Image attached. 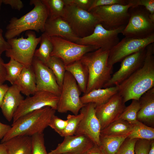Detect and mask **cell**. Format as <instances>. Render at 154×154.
Masks as SVG:
<instances>
[{"label": "cell", "mask_w": 154, "mask_h": 154, "mask_svg": "<svg viewBox=\"0 0 154 154\" xmlns=\"http://www.w3.org/2000/svg\"><path fill=\"white\" fill-rule=\"evenodd\" d=\"M118 93L125 103L131 100H139L145 92L154 87V44L146 47L143 65L118 86Z\"/></svg>", "instance_id": "obj_1"}, {"label": "cell", "mask_w": 154, "mask_h": 154, "mask_svg": "<svg viewBox=\"0 0 154 154\" xmlns=\"http://www.w3.org/2000/svg\"><path fill=\"white\" fill-rule=\"evenodd\" d=\"M56 110L46 107L28 113L13 122L11 127L1 142L3 143L18 136L32 137L43 133L48 126Z\"/></svg>", "instance_id": "obj_2"}, {"label": "cell", "mask_w": 154, "mask_h": 154, "mask_svg": "<svg viewBox=\"0 0 154 154\" xmlns=\"http://www.w3.org/2000/svg\"><path fill=\"white\" fill-rule=\"evenodd\" d=\"M30 4L34 6L32 10L19 18L13 17L9 21L5 35L7 40L15 38L25 31L44 32V25L48 16L46 5L42 0H31Z\"/></svg>", "instance_id": "obj_3"}, {"label": "cell", "mask_w": 154, "mask_h": 154, "mask_svg": "<svg viewBox=\"0 0 154 154\" xmlns=\"http://www.w3.org/2000/svg\"><path fill=\"white\" fill-rule=\"evenodd\" d=\"M109 53V50L99 48L86 53L80 59L87 66L89 71L88 81L85 94L104 88L111 78L113 66L108 63Z\"/></svg>", "instance_id": "obj_4"}, {"label": "cell", "mask_w": 154, "mask_h": 154, "mask_svg": "<svg viewBox=\"0 0 154 154\" xmlns=\"http://www.w3.org/2000/svg\"><path fill=\"white\" fill-rule=\"evenodd\" d=\"M62 17L67 22L74 33L79 38L91 35L96 25L100 23L92 12L72 5L65 4Z\"/></svg>", "instance_id": "obj_5"}, {"label": "cell", "mask_w": 154, "mask_h": 154, "mask_svg": "<svg viewBox=\"0 0 154 154\" xmlns=\"http://www.w3.org/2000/svg\"><path fill=\"white\" fill-rule=\"evenodd\" d=\"M28 31L27 37H21L7 39L10 48L6 51V56L12 58L27 68L31 66L36 48L40 42L41 36L37 37L34 32Z\"/></svg>", "instance_id": "obj_6"}, {"label": "cell", "mask_w": 154, "mask_h": 154, "mask_svg": "<svg viewBox=\"0 0 154 154\" xmlns=\"http://www.w3.org/2000/svg\"><path fill=\"white\" fill-rule=\"evenodd\" d=\"M128 22L121 33L125 36L143 38L154 34V21L143 7H130Z\"/></svg>", "instance_id": "obj_7"}, {"label": "cell", "mask_w": 154, "mask_h": 154, "mask_svg": "<svg viewBox=\"0 0 154 154\" xmlns=\"http://www.w3.org/2000/svg\"><path fill=\"white\" fill-rule=\"evenodd\" d=\"M131 5L116 4L99 6L90 12L98 19L105 29L112 30L125 26L129 17V9Z\"/></svg>", "instance_id": "obj_8"}, {"label": "cell", "mask_w": 154, "mask_h": 154, "mask_svg": "<svg viewBox=\"0 0 154 154\" xmlns=\"http://www.w3.org/2000/svg\"><path fill=\"white\" fill-rule=\"evenodd\" d=\"M49 38L53 47L51 56L60 58L65 66L80 60L86 53L97 49L94 46L79 44L59 37Z\"/></svg>", "instance_id": "obj_9"}, {"label": "cell", "mask_w": 154, "mask_h": 154, "mask_svg": "<svg viewBox=\"0 0 154 154\" xmlns=\"http://www.w3.org/2000/svg\"><path fill=\"white\" fill-rule=\"evenodd\" d=\"M81 92L73 76L66 71L58 104L57 111L60 113L70 111L74 115L78 114L79 111L85 105L81 100Z\"/></svg>", "instance_id": "obj_10"}, {"label": "cell", "mask_w": 154, "mask_h": 154, "mask_svg": "<svg viewBox=\"0 0 154 154\" xmlns=\"http://www.w3.org/2000/svg\"><path fill=\"white\" fill-rule=\"evenodd\" d=\"M154 42V34L143 38L125 37L110 51L108 63L113 66L126 57L146 48Z\"/></svg>", "instance_id": "obj_11"}, {"label": "cell", "mask_w": 154, "mask_h": 154, "mask_svg": "<svg viewBox=\"0 0 154 154\" xmlns=\"http://www.w3.org/2000/svg\"><path fill=\"white\" fill-rule=\"evenodd\" d=\"M123 26L114 30H109L104 28L100 23L95 26L93 33L90 35L79 38L75 42L84 45L94 46L97 49L102 48L110 50L120 41L118 36L125 28Z\"/></svg>", "instance_id": "obj_12"}, {"label": "cell", "mask_w": 154, "mask_h": 154, "mask_svg": "<svg viewBox=\"0 0 154 154\" xmlns=\"http://www.w3.org/2000/svg\"><path fill=\"white\" fill-rule=\"evenodd\" d=\"M60 96L44 91H37L21 101L15 113L13 122L24 115L46 107L57 110Z\"/></svg>", "instance_id": "obj_13"}, {"label": "cell", "mask_w": 154, "mask_h": 154, "mask_svg": "<svg viewBox=\"0 0 154 154\" xmlns=\"http://www.w3.org/2000/svg\"><path fill=\"white\" fill-rule=\"evenodd\" d=\"M96 105L89 103L80 110L83 115L74 135H84L89 138L96 145L99 146L101 127L95 113Z\"/></svg>", "instance_id": "obj_14"}, {"label": "cell", "mask_w": 154, "mask_h": 154, "mask_svg": "<svg viewBox=\"0 0 154 154\" xmlns=\"http://www.w3.org/2000/svg\"><path fill=\"white\" fill-rule=\"evenodd\" d=\"M146 48L131 54L121 62L119 69L115 72L103 88L118 86L129 78L143 64Z\"/></svg>", "instance_id": "obj_15"}, {"label": "cell", "mask_w": 154, "mask_h": 154, "mask_svg": "<svg viewBox=\"0 0 154 154\" xmlns=\"http://www.w3.org/2000/svg\"><path fill=\"white\" fill-rule=\"evenodd\" d=\"M125 107L122 97L118 93L106 103L96 106V114L100 122L101 130L117 120Z\"/></svg>", "instance_id": "obj_16"}, {"label": "cell", "mask_w": 154, "mask_h": 154, "mask_svg": "<svg viewBox=\"0 0 154 154\" xmlns=\"http://www.w3.org/2000/svg\"><path fill=\"white\" fill-rule=\"evenodd\" d=\"M31 66L35 76L37 91H46L60 96L62 89L51 69L34 57Z\"/></svg>", "instance_id": "obj_17"}, {"label": "cell", "mask_w": 154, "mask_h": 154, "mask_svg": "<svg viewBox=\"0 0 154 154\" xmlns=\"http://www.w3.org/2000/svg\"><path fill=\"white\" fill-rule=\"evenodd\" d=\"M63 141L48 154H83L95 144L88 137L78 134L65 136Z\"/></svg>", "instance_id": "obj_18"}, {"label": "cell", "mask_w": 154, "mask_h": 154, "mask_svg": "<svg viewBox=\"0 0 154 154\" xmlns=\"http://www.w3.org/2000/svg\"><path fill=\"white\" fill-rule=\"evenodd\" d=\"M44 33L49 37H59L75 43L79 38L67 22L61 17L48 18L44 25Z\"/></svg>", "instance_id": "obj_19"}, {"label": "cell", "mask_w": 154, "mask_h": 154, "mask_svg": "<svg viewBox=\"0 0 154 154\" xmlns=\"http://www.w3.org/2000/svg\"><path fill=\"white\" fill-rule=\"evenodd\" d=\"M140 108L137 120L145 125L154 127V87L143 94L138 100Z\"/></svg>", "instance_id": "obj_20"}, {"label": "cell", "mask_w": 154, "mask_h": 154, "mask_svg": "<svg viewBox=\"0 0 154 154\" xmlns=\"http://www.w3.org/2000/svg\"><path fill=\"white\" fill-rule=\"evenodd\" d=\"M24 99L16 85H12L9 87L0 108L3 116L8 121L13 119L15 113Z\"/></svg>", "instance_id": "obj_21"}, {"label": "cell", "mask_w": 154, "mask_h": 154, "mask_svg": "<svg viewBox=\"0 0 154 154\" xmlns=\"http://www.w3.org/2000/svg\"><path fill=\"white\" fill-rule=\"evenodd\" d=\"M118 87L115 86L104 88L94 89L80 97L82 103L84 104L89 103L96 106L104 104L114 95L118 93Z\"/></svg>", "instance_id": "obj_22"}, {"label": "cell", "mask_w": 154, "mask_h": 154, "mask_svg": "<svg viewBox=\"0 0 154 154\" xmlns=\"http://www.w3.org/2000/svg\"><path fill=\"white\" fill-rule=\"evenodd\" d=\"M14 84L18 88L21 93L28 96L36 92V80L32 66L24 67Z\"/></svg>", "instance_id": "obj_23"}, {"label": "cell", "mask_w": 154, "mask_h": 154, "mask_svg": "<svg viewBox=\"0 0 154 154\" xmlns=\"http://www.w3.org/2000/svg\"><path fill=\"white\" fill-rule=\"evenodd\" d=\"M2 143L5 147L8 154H31L32 137L16 136Z\"/></svg>", "instance_id": "obj_24"}, {"label": "cell", "mask_w": 154, "mask_h": 154, "mask_svg": "<svg viewBox=\"0 0 154 154\" xmlns=\"http://www.w3.org/2000/svg\"><path fill=\"white\" fill-rule=\"evenodd\" d=\"M65 69L73 76L81 92L85 94L89 79L87 66L80 60L66 66Z\"/></svg>", "instance_id": "obj_25"}, {"label": "cell", "mask_w": 154, "mask_h": 154, "mask_svg": "<svg viewBox=\"0 0 154 154\" xmlns=\"http://www.w3.org/2000/svg\"><path fill=\"white\" fill-rule=\"evenodd\" d=\"M131 133L118 136L100 134L99 147L104 154H115Z\"/></svg>", "instance_id": "obj_26"}, {"label": "cell", "mask_w": 154, "mask_h": 154, "mask_svg": "<svg viewBox=\"0 0 154 154\" xmlns=\"http://www.w3.org/2000/svg\"><path fill=\"white\" fill-rule=\"evenodd\" d=\"M133 129V125L127 121L118 119L101 130L100 134L108 135H122L131 133Z\"/></svg>", "instance_id": "obj_27"}, {"label": "cell", "mask_w": 154, "mask_h": 154, "mask_svg": "<svg viewBox=\"0 0 154 154\" xmlns=\"http://www.w3.org/2000/svg\"><path fill=\"white\" fill-rule=\"evenodd\" d=\"M41 37L40 46L36 50L34 57L46 65L51 57L53 47L49 37L43 33Z\"/></svg>", "instance_id": "obj_28"}, {"label": "cell", "mask_w": 154, "mask_h": 154, "mask_svg": "<svg viewBox=\"0 0 154 154\" xmlns=\"http://www.w3.org/2000/svg\"><path fill=\"white\" fill-rule=\"evenodd\" d=\"M132 125L133 129L128 137V138L150 141L154 140L153 127L147 126L137 120Z\"/></svg>", "instance_id": "obj_29"}, {"label": "cell", "mask_w": 154, "mask_h": 154, "mask_svg": "<svg viewBox=\"0 0 154 154\" xmlns=\"http://www.w3.org/2000/svg\"><path fill=\"white\" fill-rule=\"evenodd\" d=\"M46 65L52 70L58 84L62 89L66 71L64 63L60 58L51 56Z\"/></svg>", "instance_id": "obj_30"}, {"label": "cell", "mask_w": 154, "mask_h": 154, "mask_svg": "<svg viewBox=\"0 0 154 154\" xmlns=\"http://www.w3.org/2000/svg\"><path fill=\"white\" fill-rule=\"evenodd\" d=\"M4 65L6 72V81L10 82L12 85L14 84L24 68V66L12 58H10L8 62L4 63Z\"/></svg>", "instance_id": "obj_31"}, {"label": "cell", "mask_w": 154, "mask_h": 154, "mask_svg": "<svg viewBox=\"0 0 154 154\" xmlns=\"http://www.w3.org/2000/svg\"><path fill=\"white\" fill-rule=\"evenodd\" d=\"M48 10V18L62 17L65 4L63 0H42Z\"/></svg>", "instance_id": "obj_32"}, {"label": "cell", "mask_w": 154, "mask_h": 154, "mask_svg": "<svg viewBox=\"0 0 154 154\" xmlns=\"http://www.w3.org/2000/svg\"><path fill=\"white\" fill-rule=\"evenodd\" d=\"M140 108L139 101L133 100L131 104L125 107L118 119L125 120L133 125L137 120V115Z\"/></svg>", "instance_id": "obj_33"}, {"label": "cell", "mask_w": 154, "mask_h": 154, "mask_svg": "<svg viewBox=\"0 0 154 154\" xmlns=\"http://www.w3.org/2000/svg\"><path fill=\"white\" fill-rule=\"evenodd\" d=\"M83 116V114L80 112L79 114L77 115H68L67 117V125L60 136L64 137L74 135Z\"/></svg>", "instance_id": "obj_34"}, {"label": "cell", "mask_w": 154, "mask_h": 154, "mask_svg": "<svg viewBox=\"0 0 154 154\" xmlns=\"http://www.w3.org/2000/svg\"><path fill=\"white\" fill-rule=\"evenodd\" d=\"M32 148L31 154H48L44 144L43 133L37 134L32 136Z\"/></svg>", "instance_id": "obj_35"}, {"label": "cell", "mask_w": 154, "mask_h": 154, "mask_svg": "<svg viewBox=\"0 0 154 154\" xmlns=\"http://www.w3.org/2000/svg\"><path fill=\"white\" fill-rule=\"evenodd\" d=\"M67 120H63L54 115L51 118L48 126L60 135L65 129L67 124Z\"/></svg>", "instance_id": "obj_36"}, {"label": "cell", "mask_w": 154, "mask_h": 154, "mask_svg": "<svg viewBox=\"0 0 154 154\" xmlns=\"http://www.w3.org/2000/svg\"><path fill=\"white\" fill-rule=\"evenodd\" d=\"M137 139L127 138L115 154H134V146Z\"/></svg>", "instance_id": "obj_37"}, {"label": "cell", "mask_w": 154, "mask_h": 154, "mask_svg": "<svg viewBox=\"0 0 154 154\" xmlns=\"http://www.w3.org/2000/svg\"><path fill=\"white\" fill-rule=\"evenodd\" d=\"M127 4L131 5V7L141 6L144 7L151 14H154V0H126Z\"/></svg>", "instance_id": "obj_38"}, {"label": "cell", "mask_w": 154, "mask_h": 154, "mask_svg": "<svg viewBox=\"0 0 154 154\" xmlns=\"http://www.w3.org/2000/svg\"><path fill=\"white\" fill-rule=\"evenodd\" d=\"M151 141L138 139L135 145L134 154H148Z\"/></svg>", "instance_id": "obj_39"}, {"label": "cell", "mask_w": 154, "mask_h": 154, "mask_svg": "<svg viewBox=\"0 0 154 154\" xmlns=\"http://www.w3.org/2000/svg\"><path fill=\"white\" fill-rule=\"evenodd\" d=\"M116 4L127 5L126 0H93L91 5L88 11H90L93 8L99 6Z\"/></svg>", "instance_id": "obj_40"}, {"label": "cell", "mask_w": 154, "mask_h": 154, "mask_svg": "<svg viewBox=\"0 0 154 154\" xmlns=\"http://www.w3.org/2000/svg\"><path fill=\"white\" fill-rule=\"evenodd\" d=\"M65 4L74 5L84 10L88 11L93 0H63Z\"/></svg>", "instance_id": "obj_41"}, {"label": "cell", "mask_w": 154, "mask_h": 154, "mask_svg": "<svg viewBox=\"0 0 154 154\" xmlns=\"http://www.w3.org/2000/svg\"><path fill=\"white\" fill-rule=\"evenodd\" d=\"M3 3L10 5L11 7L19 11L23 7L24 5L22 1L20 0H2Z\"/></svg>", "instance_id": "obj_42"}, {"label": "cell", "mask_w": 154, "mask_h": 154, "mask_svg": "<svg viewBox=\"0 0 154 154\" xmlns=\"http://www.w3.org/2000/svg\"><path fill=\"white\" fill-rule=\"evenodd\" d=\"M3 31L0 27V54L8 50L10 45L7 41H6L3 36Z\"/></svg>", "instance_id": "obj_43"}, {"label": "cell", "mask_w": 154, "mask_h": 154, "mask_svg": "<svg viewBox=\"0 0 154 154\" xmlns=\"http://www.w3.org/2000/svg\"><path fill=\"white\" fill-rule=\"evenodd\" d=\"M4 63L0 54V84H3L6 81V72L4 65Z\"/></svg>", "instance_id": "obj_44"}, {"label": "cell", "mask_w": 154, "mask_h": 154, "mask_svg": "<svg viewBox=\"0 0 154 154\" xmlns=\"http://www.w3.org/2000/svg\"><path fill=\"white\" fill-rule=\"evenodd\" d=\"M11 126L3 124L0 121V139H2L10 129Z\"/></svg>", "instance_id": "obj_45"}, {"label": "cell", "mask_w": 154, "mask_h": 154, "mask_svg": "<svg viewBox=\"0 0 154 154\" xmlns=\"http://www.w3.org/2000/svg\"><path fill=\"white\" fill-rule=\"evenodd\" d=\"M9 87L7 84H0V108L2 106L4 98Z\"/></svg>", "instance_id": "obj_46"}, {"label": "cell", "mask_w": 154, "mask_h": 154, "mask_svg": "<svg viewBox=\"0 0 154 154\" xmlns=\"http://www.w3.org/2000/svg\"><path fill=\"white\" fill-rule=\"evenodd\" d=\"M83 154H104L99 146L94 145Z\"/></svg>", "instance_id": "obj_47"}, {"label": "cell", "mask_w": 154, "mask_h": 154, "mask_svg": "<svg viewBox=\"0 0 154 154\" xmlns=\"http://www.w3.org/2000/svg\"><path fill=\"white\" fill-rule=\"evenodd\" d=\"M0 154H8L5 145L1 142H0Z\"/></svg>", "instance_id": "obj_48"}, {"label": "cell", "mask_w": 154, "mask_h": 154, "mask_svg": "<svg viewBox=\"0 0 154 154\" xmlns=\"http://www.w3.org/2000/svg\"><path fill=\"white\" fill-rule=\"evenodd\" d=\"M148 154H154V140L151 141Z\"/></svg>", "instance_id": "obj_49"}, {"label": "cell", "mask_w": 154, "mask_h": 154, "mask_svg": "<svg viewBox=\"0 0 154 154\" xmlns=\"http://www.w3.org/2000/svg\"><path fill=\"white\" fill-rule=\"evenodd\" d=\"M2 3V0H0V10L1 9V6Z\"/></svg>", "instance_id": "obj_50"}, {"label": "cell", "mask_w": 154, "mask_h": 154, "mask_svg": "<svg viewBox=\"0 0 154 154\" xmlns=\"http://www.w3.org/2000/svg\"><path fill=\"white\" fill-rule=\"evenodd\" d=\"M71 154L69 153H63V154Z\"/></svg>", "instance_id": "obj_51"}]
</instances>
